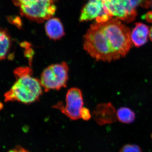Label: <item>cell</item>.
I'll list each match as a JSON object with an SVG mask.
<instances>
[{"instance_id":"obj_2","label":"cell","mask_w":152,"mask_h":152,"mask_svg":"<svg viewBox=\"0 0 152 152\" xmlns=\"http://www.w3.org/2000/svg\"><path fill=\"white\" fill-rule=\"evenodd\" d=\"M85 50L97 61L111 62L121 56L112 50L107 39L98 23L91 25L84 37Z\"/></svg>"},{"instance_id":"obj_7","label":"cell","mask_w":152,"mask_h":152,"mask_svg":"<svg viewBox=\"0 0 152 152\" xmlns=\"http://www.w3.org/2000/svg\"><path fill=\"white\" fill-rule=\"evenodd\" d=\"M83 106V95L81 90L72 88L68 91L66 96V104L64 107L60 105L59 109L62 113L72 120L81 118V112Z\"/></svg>"},{"instance_id":"obj_16","label":"cell","mask_w":152,"mask_h":152,"mask_svg":"<svg viewBox=\"0 0 152 152\" xmlns=\"http://www.w3.org/2000/svg\"><path fill=\"white\" fill-rule=\"evenodd\" d=\"M8 152H30L24 148L20 146H17L13 149H12Z\"/></svg>"},{"instance_id":"obj_10","label":"cell","mask_w":152,"mask_h":152,"mask_svg":"<svg viewBox=\"0 0 152 152\" xmlns=\"http://www.w3.org/2000/svg\"><path fill=\"white\" fill-rule=\"evenodd\" d=\"M149 31L146 25L141 23H136L131 33L132 42L136 48H140L146 43Z\"/></svg>"},{"instance_id":"obj_1","label":"cell","mask_w":152,"mask_h":152,"mask_svg":"<svg viewBox=\"0 0 152 152\" xmlns=\"http://www.w3.org/2000/svg\"><path fill=\"white\" fill-rule=\"evenodd\" d=\"M16 81L4 94V101L18 102L25 104L37 100L42 93L39 80L33 77L31 69L28 67L17 68L14 72Z\"/></svg>"},{"instance_id":"obj_19","label":"cell","mask_w":152,"mask_h":152,"mask_svg":"<svg viewBox=\"0 0 152 152\" xmlns=\"http://www.w3.org/2000/svg\"><path fill=\"white\" fill-rule=\"evenodd\" d=\"M151 4H152V2H151Z\"/></svg>"},{"instance_id":"obj_13","label":"cell","mask_w":152,"mask_h":152,"mask_svg":"<svg viewBox=\"0 0 152 152\" xmlns=\"http://www.w3.org/2000/svg\"><path fill=\"white\" fill-rule=\"evenodd\" d=\"M117 119L120 122L129 124L135 119V114L130 109L123 107L120 108L117 112Z\"/></svg>"},{"instance_id":"obj_15","label":"cell","mask_w":152,"mask_h":152,"mask_svg":"<svg viewBox=\"0 0 152 152\" xmlns=\"http://www.w3.org/2000/svg\"><path fill=\"white\" fill-rule=\"evenodd\" d=\"M81 118L83 119L88 121L91 118V115L88 109L83 108L81 112Z\"/></svg>"},{"instance_id":"obj_9","label":"cell","mask_w":152,"mask_h":152,"mask_svg":"<svg viewBox=\"0 0 152 152\" xmlns=\"http://www.w3.org/2000/svg\"><path fill=\"white\" fill-rule=\"evenodd\" d=\"M96 121L99 125L111 124L117 121V112L111 103L99 105L94 112Z\"/></svg>"},{"instance_id":"obj_6","label":"cell","mask_w":152,"mask_h":152,"mask_svg":"<svg viewBox=\"0 0 152 152\" xmlns=\"http://www.w3.org/2000/svg\"><path fill=\"white\" fill-rule=\"evenodd\" d=\"M104 9L111 17L129 23L137 16L136 8L131 0H102Z\"/></svg>"},{"instance_id":"obj_12","label":"cell","mask_w":152,"mask_h":152,"mask_svg":"<svg viewBox=\"0 0 152 152\" xmlns=\"http://www.w3.org/2000/svg\"><path fill=\"white\" fill-rule=\"evenodd\" d=\"M12 46L11 37L6 30L0 28V61L4 59Z\"/></svg>"},{"instance_id":"obj_18","label":"cell","mask_w":152,"mask_h":152,"mask_svg":"<svg viewBox=\"0 0 152 152\" xmlns=\"http://www.w3.org/2000/svg\"><path fill=\"white\" fill-rule=\"evenodd\" d=\"M149 37L150 39L152 42V27L149 31Z\"/></svg>"},{"instance_id":"obj_8","label":"cell","mask_w":152,"mask_h":152,"mask_svg":"<svg viewBox=\"0 0 152 152\" xmlns=\"http://www.w3.org/2000/svg\"><path fill=\"white\" fill-rule=\"evenodd\" d=\"M112 17L104 9L102 0H89L82 10L80 17L81 22L96 19L97 23L108 20Z\"/></svg>"},{"instance_id":"obj_5","label":"cell","mask_w":152,"mask_h":152,"mask_svg":"<svg viewBox=\"0 0 152 152\" xmlns=\"http://www.w3.org/2000/svg\"><path fill=\"white\" fill-rule=\"evenodd\" d=\"M69 67L65 62L49 66L45 69L40 80L45 91L59 90L66 87L69 78Z\"/></svg>"},{"instance_id":"obj_17","label":"cell","mask_w":152,"mask_h":152,"mask_svg":"<svg viewBox=\"0 0 152 152\" xmlns=\"http://www.w3.org/2000/svg\"><path fill=\"white\" fill-rule=\"evenodd\" d=\"M145 19L148 22L152 23V12H149L145 15Z\"/></svg>"},{"instance_id":"obj_4","label":"cell","mask_w":152,"mask_h":152,"mask_svg":"<svg viewBox=\"0 0 152 152\" xmlns=\"http://www.w3.org/2000/svg\"><path fill=\"white\" fill-rule=\"evenodd\" d=\"M21 13L31 20L42 23L55 15L56 0H13Z\"/></svg>"},{"instance_id":"obj_14","label":"cell","mask_w":152,"mask_h":152,"mask_svg":"<svg viewBox=\"0 0 152 152\" xmlns=\"http://www.w3.org/2000/svg\"><path fill=\"white\" fill-rule=\"evenodd\" d=\"M119 152H142L141 148L135 145L128 144L124 146Z\"/></svg>"},{"instance_id":"obj_3","label":"cell","mask_w":152,"mask_h":152,"mask_svg":"<svg viewBox=\"0 0 152 152\" xmlns=\"http://www.w3.org/2000/svg\"><path fill=\"white\" fill-rule=\"evenodd\" d=\"M98 23L112 50L120 56H126L133 45L129 28L118 19L111 18L107 21Z\"/></svg>"},{"instance_id":"obj_20","label":"cell","mask_w":152,"mask_h":152,"mask_svg":"<svg viewBox=\"0 0 152 152\" xmlns=\"http://www.w3.org/2000/svg\"></svg>"},{"instance_id":"obj_11","label":"cell","mask_w":152,"mask_h":152,"mask_svg":"<svg viewBox=\"0 0 152 152\" xmlns=\"http://www.w3.org/2000/svg\"><path fill=\"white\" fill-rule=\"evenodd\" d=\"M45 27L47 35L51 39H59L64 35L62 24L58 18H52L49 19Z\"/></svg>"}]
</instances>
